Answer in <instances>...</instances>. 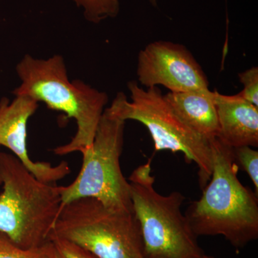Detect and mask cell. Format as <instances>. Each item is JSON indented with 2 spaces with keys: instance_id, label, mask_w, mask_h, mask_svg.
<instances>
[{
  "instance_id": "277c9868",
  "label": "cell",
  "mask_w": 258,
  "mask_h": 258,
  "mask_svg": "<svg viewBox=\"0 0 258 258\" xmlns=\"http://www.w3.org/2000/svg\"><path fill=\"white\" fill-rule=\"evenodd\" d=\"M134 215L142 235L144 258H201L199 245L181 206L179 191L161 195L154 188L151 161L138 166L128 178Z\"/></svg>"
},
{
  "instance_id": "8992f818",
  "label": "cell",
  "mask_w": 258,
  "mask_h": 258,
  "mask_svg": "<svg viewBox=\"0 0 258 258\" xmlns=\"http://www.w3.org/2000/svg\"><path fill=\"white\" fill-rule=\"evenodd\" d=\"M51 234L98 258H144L134 212L111 210L96 199H78L62 205Z\"/></svg>"
},
{
  "instance_id": "e0dca14e",
  "label": "cell",
  "mask_w": 258,
  "mask_h": 258,
  "mask_svg": "<svg viewBox=\"0 0 258 258\" xmlns=\"http://www.w3.org/2000/svg\"><path fill=\"white\" fill-rule=\"evenodd\" d=\"M150 2L151 5L154 7H157V0H149Z\"/></svg>"
},
{
  "instance_id": "ba28073f",
  "label": "cell",
  "mask_w": 258,
  "mask_h": 258,
  "mask_svg": "<svg viewBox=\"0 0 258 258\" xmlns=\"http://www.w3.org/2000/svg\"><path fill=\"white\" fill-rule=\"evenodd\" d=\"M137 77L147 88L163 86L169 92L208 91L206 75L192 54L180 44L159 40L139 52Z\"/></svg>"
},
{
  "instance_id": "30bf717a",
  "label": "cell",
  "mask_w": 258,
  "mask_h": 258,
  "mask_svg": "<svg viewBox=\"0 0 258 258\" xmlns=\"http://www.w3.org/2000/svg\"><path fill=\"white\" fill-rule=\"evenodd\" d=\"M220 132L217 138L231 148L258 147V107L239 94L214 91Z\"/></svg>"
},
{
  "instance_id": "ac0fdd59",
  "label": "cell",
  "mask_w": 258,
  "mask_h": 258,
  "mask_svg": "<svg viewBox=\"0 0 258 258\" xmlns=\"http://www.w3.org/2000/svg\"><path fill=\"white\" fill-rule=\"evenodd\" d=\"M201 258H212V257H210V256H208V255H206V254H204V255L203 256V257H202Z\"/></svg>"
},
{
  "instance_id": "6da1fadb",
  "label": "cell",
  "mask_w": 258,
  "mask_h": 258,
  "mask_svg": "<svg viewBox=\"0 0 258 258\" xmlns=\"http://www.w3.org/2000/svg\"><path fill=\"white\" fill-rule=\"evenodd\" d=\"M211 145V178L185 216L198 237L223 236L238 251L258 238V196L237 177L233 148L218 138Z\"/></svg>"
},
{
  "instance_id": "3957f363",
  "label": "cell",
  "mask_w": 258,
  "mask_h": 258,
  "mask_svg": "<svg viewBox=\"0 0 258 258\" xmlns=\"http://www.w3.org/2000/svg\"><path fill=\"white\" fill-rule=\"evenodd\" d=\"M0 232L25 249L49 242L62 208L60 186L37 179L13 154L0 152Z\"/></svg>"
},
{
  "instance_id": "5bb4252c",
  "label": "cell",
  "mask_w": 258,
  "mask_h": 258,
  "mask_svg": "<svg viewBox=\"0 0 258 258\" xmlns=\"http://www.w3.org/2000/svg\"><path fill=\"white\" fill-rule=\"evenodd\" d=\"M234 158L239 168L247 173L254 186L258 196V152L253 148L244 146L233 148Z\"/></svg>"
},
{
  "instance_id": "7c38bea8",
  "label": "cell",
  "mask_w": 258,
  "mask_h": 258,
  "mask_svg": "<svg viewBox=\"0 0 258 258\" xmlns=\"http://www.w3.org/2000/svg\"><path fill=\"white\" fill-rule=\"evenodd\" d=\"M0 258H56L55 247L51 241L35 248L25 249L0 232Z\"/></svg>"
},
{
  "instance_id": "d6986e66",
  "label": "cell",
  "mask_w": 258,
  "mask_h": 258,
  "mask_svg": "<svg viewBox=\"0 0 258 258\" xmlns=\"http://www.w3.org/2000/svg\"><path fill=\"white\" fill-rule=\"evenodd\" d=\"M2 184V181H1V179H0V185Z\"/></svg>"
},
{
  "instance_id": "9a60e30c",
  "label": "cell",
  "mask_w": 258,
  "mask_h": 258,
  "mask_svg": "<svg viewBox=\"0 0 258 258\" xmlns=\"http://www.w3.org/2000/svg\"><path fill=\"white\" fill-rule=\"evenodd\" d=\"M49 240L55 247L56 258H98L81 246L52 234Z\"/></svg>"
},
{
  "instance_id": "7a4b0ae2",
  "label": "cell",
  "mask_w": 258,
  "mask_h": 258,
  "mask_svg": "<svg viewBox=\"0 0 258 258\" xmlns=\"http://www.w3.org/2000/svg\"><path fill=\"white\" fill-rule=\"evenodd\" d=\"M21 84L15 96L25 95L45 103L49 109L60 111L74 118L77 131L69 143L52 150L57 156L83 152L91 147L105 107L106 93L91 87L80 80L70 81L62 56L46 60L25 55L16 67Z\"/></svg>"
},
{
  "instance_id": "2e32d148",
  "label": "cell",
  "mask_w": 258,
  "mask_h": 258,
  "mask_svg": "<svg viewBox=\"0 0 258 258\" xmlns=\"http://www.w3.org/2000/svg\"><path fill=\"white\" fill-rule=\"evenodd\" d=\"M239 81L243 89L239 93L246 101L258 107V69L252 67L238 74Z\"/></svg>"
},
{
  "instance_id": "5b68a950",
  "label": "cell",
  "mask_w": 258,
  "mask_h": 258,
  "mask_svg": "<svg viewBox=\"0 0 258 258\" xmlns=\"http://www.w3.org/2000/svg\"><path fill=\"white\" fill-rule=\"evenodd\" d=\"M131 101L125 93H117L108 109L120 119L134 120L145 125L155 150L184 154L186 161L198 168L199 181L203 188L211 178L213 161L211 139L200 135L188 126L171 109L160 88L144 89L137 81L128 83Z\"/></svg>"
},
{
  "instance_id": "8fae6325",
  "label": "cell",
  "mask_w": 258,
  "mask_h": 258,
  "mask_svg": "<svg viewBox=\"0 0 258 258\" xmlns=\"http://www.w3.org/2000/svg\"><path fill=\"white\" fill-rule=\"evenodd\" d=\"M164 96L180 119L196 133L208 139L218 137L220 127L214 91L169 92Z\"/></svg>"
},
{
  "instance_id": "9c48e42d",
  "label": "cell",
  "mask_w": 258,
  "mask_h": 258,
  "mask_svg": "<svg viewBox=\"0 0 258 258\" xmlns=\"http://www.w3.org/2000/svg\"><path fill=\"white\" fill-rule=\"evenodd\" d=\"M39 103L25 95L15 96L13 101L6 97L0 100V147L8 148L37 179L56 184L71 173L66 161L52 166L48 162L34 161L27 147V127Z\"/></svg>"
},
{
  "instance_id": "4fadbf2b",
  "label": "cell",
  "mask_w": 258,
  "mask_h": 258,
  "mask_svg": "<svg viewBox=\"0 0 258 258\" xmlns=\"http://www.w3.org/2000/svg\"><path fill=\"white\" fill-rule=\"evenodd\" d=\"M84 9L85 18L90 23L98 24L107 18H115L120 11L118 0H73Z\"/></svg>"
},
{
  "instance_id": "52a82bcc",
  "label": "cell",
  "mask_w": 258,
  "mask_h": 258,
  "mask_svg": "<svg viewBox=\"0 0 258 258\" xmlns=\"http://www.w3.org/2000/svg\"><path fill=\"white\" fill-rule=\"evenodd\" d=\"M125 122L105 109L92 144L82 153L79 175L69 186H60L62 205L93 198L111 210L134 212L130 184L120 165Z\"/></svg>"
}]
</instances>
